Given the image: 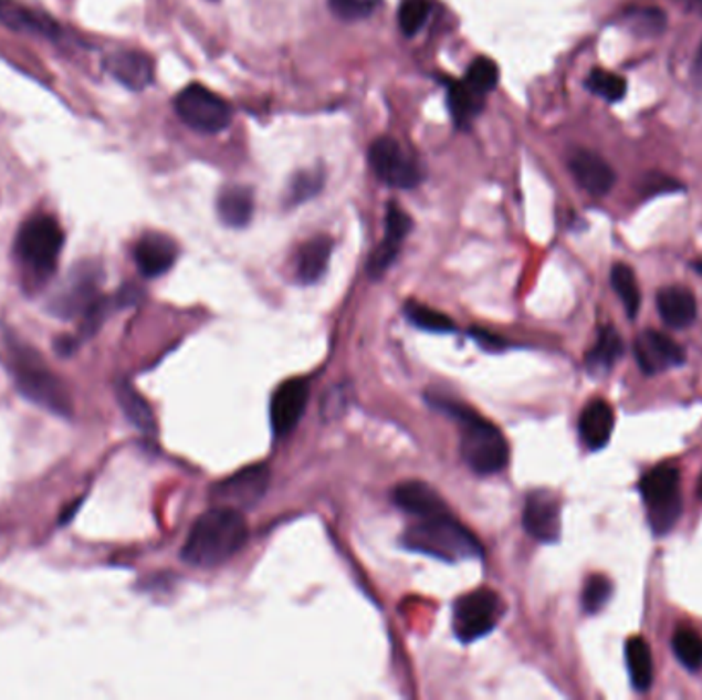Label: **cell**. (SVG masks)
<instances>
[{
	"instance_id": "16",
	"label": "cell",
	"mask_w": 702,
	"mask_h": 700,
	"mask_svg": "<svg viewBox=\"0 0 702 700\" xmlns=\"http://www.w3.org/2000/svg\"><path fill=\"white\" fill-rule=\"evenodd\" d=\"M569 171L575 177L579 187H584L588 194L603 198L617 186V173L604 160L600 155L591 150H577L569 158Z\"/></svg>"
},
{
	"instance_id": "28",
	"label": "cell",
	"mask_w": 702,
	"mask_h": 700,
	"mask_svg": "<svg viewBox=\"0 0 702 700\" xmlns=\"http://www.w3.org/2000/svg\"><path fill=\"white\" fill-rule=\"evenodd\" d=\"M610 282L618 294V299L625 304L629 318H635L641 311V290L637 284V275L632 272L631 265L617 263L610 272Z\"/></svg>"
},
{
	"instance_id": "41",
	"label": "cell",
	"mask_w": 702,
	"mask_h": 700,
	"mask_svg": "<svg viewBox=\"0 0 702 700\" xmlns=\"http://www.w3.org/2000/svg\"><path fill=\"white\" fill-rule=\"evenodd\" d=\"M692 81H694V85L702 88V43L699 48V54L694 58V64H692Z\"/></svg>"
},
{
	"instance_id": "21",
	"label": "cell",
	"mask_w": 702,
	"mask_h": 700,
	"mask_svg": "<svg viewBox=\"0 0 702 700\" xmlns=\"http://www.w3.org/2000/svg\"><path fill=\"white\" fill-rule=\"evenodd\" d=\"M0 23L14 33L40 35V38H56L57 25L48 14L31 11L21 4L0 2Z\"/></svg>"
},
{
	"instance_id": "43",
	"label": "cell",
	"mask_w": 702,
	"mask_h": 700,
	"mask_svg": "<svg viewBox=\"0 0 702 700\" xmlns=\"http://www.w3.org/2000/svg\"><path fill=\"white\" fill-rule=\"evenodd\" d=\"M696 2H699V4H701V7H702V0H696Z\"/></svg>"
},
{
	"instance_id": "38",
	"label": "cell",
	"mask_w": 702,
	"mask_h": 700,
	"mask_svg": "<svg viewBox=\"0 0 702 700\" xmlns=\"http://www.w3.org/2000/svg\"><path fill=\"white\" fill-rule=\"evenodd\" d=\"M413 227L409 215L399 208L397 203H388L387 208V237L388 241L401 244L409 230Z\"/></svg>"
},
{
	"instance_id": "12",
	"label": "cell",
	"mask_w": 702,
	"mask_h": 700,
	"mask_svg": "<svg viewBox=\"0 0 702 700\" xmlns=\"http://www.w3.org/2000/svg\"><path fill=\"white\" fill-rule=\"evenodd\" d=\"M635 357L639 368L646 372L647 376L661 374L675 366H682L687 362L684 349L675 344L674 339L653 330H647L637 335Z\"/></svg>"
},
{
	"instance_id": "20",
	"label": "cell",
	"mask_w": 702,
	"mask_h": 700,
	"mask_svg": "<svg viewBox=\"0 0 702 700\" xmlns=\"http://www.w3.org/2000/svg\"><path fill=\"white\" fill-rule=\"evenodd\" d=\"M658 311L666 325L674 330H684L696 318V299L689 288H661L658 294Z\"/></svg>"
},
{
	"instance_id": "6",
	"label": "cell",
	"mask_w": 702,
	"mask_h": 700,
	"mask_svg": "<svg viewBox=\"0 0 702 700\" xmlns=\"http://www.w3.org/2000/svg\"><path fill=\"white\" fill-rule=\"evenodd\" d=\"M101 284H103V270L99 263L81 261L66 273L64 282L50 296L45 311L62 321L85 318L97 309V304L103 299Z\"/></svg>"
},
{
	"instance_id": "8",
	"label": "cell",
	"mask_w": 702,
	"mask_h": 700,
	"mask_svg": "<svg viewBox=\"0 0 702 700\" xmlns=\"http://www.w3.org/2000/svg\"><path fill=\"white\" fill-rule=\"evenodd\" d=\"M502 598L488 587L460 596L452 610V629L462 644H473L497 627Z\"/></svg>"
},
{
	"instance_id": "31",
	"label": "cell",
	"mask_w": 702,
	"mask_h": 700,
	"mask_svg": "<svg viewBox=\"0 0 702 700\" xmlns=\"http://www.w3.org/2000/svg\"><path fill=\"white\" fill-rule=\"evenodd\" d=\"M323 184H325V173H323L321 167L296 173L292 177V181H290L287 203L290 206H298V203H304V201L313 200L316 194L323 189Z\"/></svg>"
},
{
	"instance_id": "3",
	"label": "cell",
	"mask_w": 702,
	"mask_h": 700,
	"mask_svg": "<svg viewBox=\"0 0 702 700\" xmlns=\"http://www.w3.org/2000/svg\"><path fill=\"white\" fill-rule=\"evenodd\" d=\"M438 407L452 415L460 426V450L467 464L479 474L502 472L510 462V446L502 431L489 424L488 419L474 415L471 409L459 407L454 403H440Z\"/></svg>"
},
{
	"instance_id": "33",
	"label": "cell",
	"mask_w": 702,
	"mask_h": 700,
	"mask_svg": "<svg viewBox=\"0 0 702 700\" xmlns=\"http://www.w3.org/2000/svg\"><path fill=\"white\" fill-rule=\"evenodd\" d=\"M405 315L419 330L431 331V333H450V331H454V321L450 316H446L440 311L428 309L423 304L409 302L407 309H405Z\"/></svg>"
},
{
	"instance_id": "24",
	"label": "cell",
	"mask_w": 702,
	"mask_h": 700,
	"mask_svg": "<svg viewBox=\"0 0 702 700\" xmlns=\"http://www.w3.org/2000/svg\"><path fill=\"white\" fill-rule=\"evenodd\" d=\"M448 107L459 128H469L483 107V95H479L467 81H446Z\"/></svg>"
},
{
	"instance_id": "19",
	"label": "cell",
	"mask_w": 702,
	"mask_h": 700,
	"mask_svg": "<svg viewBox=\"0 0 702 700\" xmlns=\"http://www.w3.org/2000/svg\"><path fill=\"white\" fill-rule=\"evenodd\" d=\"M395 503L405 510L407 514L416 518H431V515L446 514L448 505L440 498V493L421 481H407L395 489Z\"/></svg>"
},
{
	"instance_id": "40",
	"label": "cell",
	"mask_w": 702,
	"mask_h": 700,
	"mask_svg": "<svg viewBox=\"0 0 702 700\" xmlns=\"http://www.w3.org/2000/svg\"><path fill=\"white\" fill-rule=\"evenodd\" d=\"M680 189H682V186L678 181L670 179V177H663L660 173H651L643 181V191H646L647 196L670 194V191H680Z\"/></svg>"
},
{
	"instance_id": "26",
	"label": "cell",
	"mask_w": 702,
	"mask_h": 700,
	"mask_svg": "<svg viewBox=\"0 0 702 700\" xmlns=\"http://www.w3.org/2000/svg\"><path fill=\"white\" fill-rule=\"evenodd\" d=\"M115 395H117V403L122 407L124 415L128 417V421H132V426L140 429L143 433H157V419L155 414L150 409V405L144 400L143 395H138L134 390V386L129 383H119L115 388Z\"/></svg>"
},
{
	"instance_id": "35",
	"label": "cell",
	"mask_w": 702,
	"mask_h": 700,
	"mask_svg": "<svg viewBox=\"0 0 702 700\" xmlns=\"http://www.w3.org/2000/svg\"><path fill=\"white\" fill-rule=\"evenodd\" d=\"M610 598H612V582L600 573L589 575L588 582L584 586V594H581L584 610L588 615H596L603 610Z\"/></svg>"
},
{
	"instance_id": "30",
	"label": "cell",
	"mask_w": 702,
	"mask_h": 700,
	"mask_svg": "<svg viewBox=\"0 0 702 700\" xmlns=\"http://www.w3.org/2000/svg\"><path fill=\"white\" fill-rule=\"evenodd\" d=\"M586 88L600 100L617 103L627 95V81L617 72L594 69L586 79Z\"/></svg>"
},
{
	"instance_id": "9",
	"label": "cell",
	"mask_w": 702,
	"mask_h": 700,
	"mask_svg": "<svg viewBox=\"0 0 702 700\" xmlns=\"http://www.w3.org/2000/svg\"><path fill=\"white\" fill-rule=\"evenodd\" d=\"M175 112L189 128L203 134H218L232 119L229 103L198 83L187 86L177 95Z\"/></svg>"
},
{
	"instance_id": "13",
	"label": "cell",
	"mask_w": 702,
	"mask_h": 700,
	"mask_svg": "<svg viewBox=\"0 0 702 700\" xmlns=\"http://www.w3.org/2000/svg\"><path fill=\"white\" fill-rule=\"evenodd\" d=\"M524 529L541 543H557L560 539L559 498L546 489L532 491L524 505Z\"/></svg>"
},
{
	"instance_id": "18",
	"label": "cell",
	"mask_w": 702,
	"mask_h": 700,
	"mask_svg": "<svg viewBox=\"0 0 702 700\" xmlns=\"http://www.w3.org/2000/svg\"><path fill=\"white\" fill-rule=\"evenodd\" d=\"M105 66L117 83L132 91H143L155 79V64L143 52H115L107 58Z\"/></svg>"
},
{
	"instance_id": "39",
	"label": "cell",
	"mask_w": 702,
	"mask_h": 700,
	"mask_svg": "<svg viewBox=\"0 0 702 700\" xmlns=\"http://www.w3.org/2000/svg\"><path fill=\"white\" fill-rule=\"evenodd\" d=\"M399 247L401 244L392 243L388 239L378 244V249L374 251L373 258L368 261L370 278H380L387 273L388 268L395 263V259L399 255Z\"/></svg>"
},
{
	"instance_id": "22",
	"label": "cell",
	"mask_w": 702,
	"mask_h": 700,
	"mask_svg": "<svg viewBox=\"0 0 702 700\" xmlns=\"http://www.w3.org/2000/svg\"><path fill=\"white\" fill-rule=\"evenodd\" d=\"M333 241L329 237H315L308 243H304L296 258V278L301 284H315L318 282L329 265Z\"/></svg>"
},
{
	"instance_id": "29",
	"label": "cell",
	"mask_w": 702,
	"mask_h": 700,
	"mask_svg": "<svg viewBox=\"0 0 702 700\" xmlns=\"http://www.w3.org/2000/svg\"><path fill=\"white\" fill-rule=\"evenodd\" d=\"M622 23L639 38H658L668 28V17L658 7H641L622 14Z\"/></svg>"
},
{
	"instance_id": "37",
	"label": "cell",
	"mask_w": 702,
	"mask_h": 700,
	"mask_svg": "<svg viewBox=\"0 0 702 700\" xmlns=\"http://www.w3.org/2000/svg\"><path fill=\"white\" fill-rule=\"evenodd\" d=\"M380 0H329L331 13L342 21H362L376 11Z\"/></svg>"
},
{
	"instance_id": "25",
	"label": "cell",
	"mask_w": 702,
	"mask_h": 700,
	"mask_svg": "<svg viewBox=\"0 0 702 700\" xmlns=\"http://www.w3.org/2000/svg\"><path fill=\"white\" fill-rule=\"evenodd\" d=\"M625 354V342L618 335L615 327H603L598 342L586 354V366L588 370L598 376V374H608V370L618 362V357Z\"/></svg>"
},
{
	"instance_id": "36",
	"label": "cell",
	"mask_w": 702,
	"mask_h": 700,
	"mask_svg": "<svg viewBox=\"0 0 702 700\" xmlns=\"http://www.w3.org/2000/svg\"><path fill=\"white\" fill-rule=\"evenodd\" d=\"M430 17V0H401L399 28L407 38H413Z\"/></svg>"
},
{
	"instance_id": "34",
	"label": "cell",
	"mask_w": 702,
	"mask_h": 700,
	"mask_svg": "<svg viewBox=\"0 0 702 700\" xmlns=\"http://www.w3.org/2000/svg\"><path fill=\"white\" fill-rule=\"evenodd\" d=\"M467 85L471 86L473 91H476L479 95H488L491 93L495 86H497V81H500V69H497V64L491 60V58H476L473 64L469 66V72H467Z\"/></svg>"
},
{
	"instance_id": "4",
	"label": "cell",
	"mask_w": 702,
	"mask_h": 700,
	"mask_svg": "<svg viewBox=\"0 0 702 700\" xmlns=\"http://www.w3.org/2000/svg\"><path fill=\"white\" fill-rule=\"evenodd\" d=\"M419 522L405 532L402 544L409 551L423 553L442 561H464L481 557L483 548L471 530L464 529L450 512L431 518H417Z\"/></svg>"
},
{
	"instance_id": "14",
	"label": "cell",
	"mask_w": 702,
	"mask_h": 700,
	"mask_svg": "<svg viewBox=\"0 0 702 700\" xmlns=\"http://www.w3.org/2000/svg\"><path fill=\"white\" fill-rule=\"evenodd\" d=\"M311 395V386L306 378H292L280 386L272 397V428L275 436H287L298 426L302 415L306 411V403Z\"/></svg>"
},
{
	"instance_id": "5",
	"label": "cell",
	"mask_w": 702,
	"mask_h": 700,
	"mask_svg": "<svg viewBox=\"0 0 702 700\" xmlns=\"http://www.w3.org/2000/svg\"><path fill=\"white\" fill-rule=\"evenodd\" d=\"M64 247V230L52 216H33L17 232L14 255L33 282L50 278Z\"/></svg>"
},
{
	"instance_id": "15",
	"label": "cell",
	"mask_w": 702,
	"mask_h": 700,
	"mask_svg": "<svg viewBox=\"0 0 702 700\" xmlns=\"http://www.w3.org/2000/svg\"><path fill=\"white\" fill-rule=\"evenodd\" d=\"M179 255L177 243L163 232H146L134 244V261L144 278H158L169 272Z\"/></svg>"
},
{
	"instance_id": "11",
	"label": "cell",
	"mask_w": 702,
	"mask_h": 700,
	"mask_svg": "<svg viewBox=\"0 0 702 700\" xmlns=\"http://www.w3.org/2000/svg\"><path fill=\"white\" fill-rule=\"evenodd\" d=\"M268 485H270V469L263 464H255L214 485L212 498L218 505L241 512L247 508H253L265 495Z\"/></svg>"
},
{
	"instance_id": "2",
	"label": "cell",
	"mask_w": 702,
	"mask_h": 700,
	"mask_svg": "<svg viewBox=\"0 0 702 700\" xmlns=\"http://www.w3.org/2000/svg\"><path fill=\"white\" fill-rule=\"evenodd\" d=\"M7 356H9L7 370L11 374L17 390L29 403L62 419H71L74 414L71 395L54 370L45 364L40 352L21 344L17 337H9Z\"/></svg>"
},
{
	"instance_id": "42",
	"label": "cell",
	"mask_w": 702,
	"mask_h": 700,
	"mask_svg": "<svg viewBox=\"0 0 702 700\" xmlns=\"http://www.w3.org/2000/svg\"><path fill=\"white\" fill-rule=\"evenodd\" d=\"M692 270L699 273V275H702V259H699V261H694V263H692Z\"/></svg>"
},
{
	"instance_id": "10",
	"label": "cell",
	"mask_w": 702,
	"mask_h": 700,
	"mask_svg": "<svg viewBox=\"0 0 702 700\" xmlns=\"http://www.w3.org/2000/svg\"><path fill=\"white\" fill-rule=\"evenodd\" d=\"M368 160L376 177L387 186L411 189L421 181L417 163L402 153L401 144L388 136L374 140L368 150Z\"/></svg>"
},
{
	"instance_id": "27",
	"label": "cell",
	"mask_w": 702,
	"mask_h": 700,
	"mask_svg": "<svg viewBox=\"0 0 702 700\" xmlns=\"http://www.w3.org/2000/svg\"><path fill=\"white\" fill-rule=\"evenodd\" d=\"M627 666L635 690L647 692L653 685V659L649 644L639 635L627 641Z\"/></svg>"
},
{
	"instance_id": "23",
	"label": "cell",
	"mask_w": 702,
	"mask_h": 700,
	"mask_svg": "<svg viewBox=\"0 0 702 700\" xmlns=\"http://www.w3.org/2000/svg\"><path fill=\"white\" fill-rule=\"evenodd\" d=\"M216 208H218L220 220H222L227 227L243 229V227L249 224V220H251V216H253L255 201H253L251 189L241 186H230L220 191L218 201H216Z\"/></svg>"
},
{
	"instance_id": "17",
	"label": "cell",
	"mask_w": 702,
	"mask_h": 700,
	"mask_svg": "<svg viewBox=\"0 0 702 700\" xmlns=\"http://www.w3.org/2000/svg\"><path fill=\"white\" fill-rule=\"evenodd\" d=\"M615 409L608 400H589L586 409L579 417V436L589 450H603L606 443L610 442L612 431H615Z\"/></svg>"
},
{
	"instance_id": "7",
	"label": "cell",
	"mask_w": 702,
	"mask_h": 700,
	"mask_svg": "<svg viewBox=\"0 0 702 700\" xmlns=\"http://www.w3.org/2000/svg\"><path fill=\"white\" fill-rule=\"evenodd\" d=\"M639 491L647 505V518L651 530L663 536L674 529L682 514V495H680V471L674 464H658L643 474Z\"/></svg>"
},
{
	"instance_id": "1",
	"label": "cell",
	"mask_w": 702,
	"mask_h": 700,
	"mask_svg": "<svg viewBox=\"0 0 702 700\" xmlns=\"http://www.w3.org/2000/svg\"><path fill=\"white\" fill-rule=\"evenodd\" d=\"M247 541V524L239 510L216 505L200 515L187 536L181 557L200 570H212L234 557Z\"/></svg>"
},
{
	"instance_id": "32",
	"label": "cell",
	"mask_w": 702,
	"mask_h": 700,
	"mask_svg": "<svg viewBox=\"0 0 702 700\" xmlns=\"http://www.w3.org/2000/svg\"><path fill=\"white\" fill-rule=\"evenodd\" d=\"M672 649H674L678 661L689 668L692 672L702 668V639L696 635V630L678 629L672 637Z\"/></svg>"
}]
</instances>
